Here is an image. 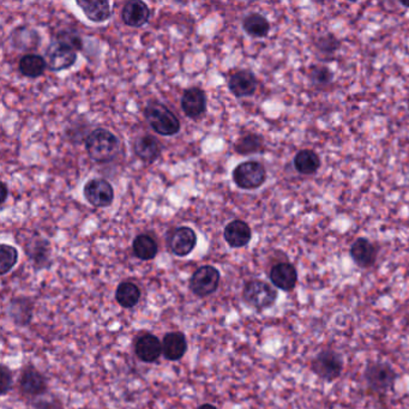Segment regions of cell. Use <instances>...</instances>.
I'll use <instances>...</instances> for the list:
<instances>
[{"mask_svg":"<svg viewBox=\"0 0 409 409\" xmlns=\"http://www.w3.org/2000/svg\"><path fill=\"white\" fill-rule=\"evenodd\" d=\"M119 141L111 131L96 129L86 139V149L95 162H109L119 151Z\"/></svg>","mask_w":409,"mask_h":409,"instance_id":"6da1fadb","label":"cell"},{"mask_svg":"<svg viewBox=\"0 0 409 409\" xmlns=\"http://www.w3.org/2000/svg\"><path fill=\"white\" fill-rule=\"evenodd\" d=\"M144 116L156 134L173 136L180 131V123L177 116L161 102H148L144 108Z\"/></svg>","mask_w":409,"mask_h":409,"instance_id":"7a4b0ae2","label":"cell"},{"mask_svg":"<svg viewBox=\"0 0 409 409\" xmlns=\"http://www.w3.org/2000/svg\"><path fill=\"white\" fill-rule=\"evenodd\" d=\"M364 378L371 392L378 396H385L395 387L397 373L387 362H372L365 369Z\"/></svg>","mask_w":409,"mask_h":409,"instance_id":"3957f363","label":"cell"},{"mask_svg":"<svg viewBox=\"0 0 409 409\" xmlns=\"http://www.w3.org/2000/svg\"><path fill=\"white\" fill-rule=\"evenodd\" d=\"M242 299L254 310L263 311L275 304L277 292L265 281L251 280L242 289Z\"/></svg>","mask_w":409,"mask_h":409,"instance_id":"277c9868","label":"cell"},{"mask_svg":"<svg viewBox=\"0 0 409 409\" xmlns=\"http://www.w3.org/2000/svg\"><path fill=\"white\" fill-rule=\"evenodd\" d=\"M311 370L318 378L332 382L340 377L344 370V360L332 349L319 352L311 362Z\"/></svg>","mask_w":409,"mask_h":409,"instance_id":"5b68a950","label":"cell"},{"mask_svg":"<svg viewBox=\"0 0 409 409\" xmlns=\"http://www.w3.org/2000/svg\"><path fill=\"white\" fill-rule=\"evenodd\" d=\"M233 180L242 190L258 189L267 180V169L258 161H246L233 171Z\"/></svg>","mask_w":409,"mask_h":409,"instance_id":"8992f818","label":"cell"},{"mask_svg":"<svg viewBox=\"0 0 409 409\" xmlns=\"http://www.w3.org/2000/svg\"><path fill=\"white\" fill-rule=\"evenodd\" d=\"M220 272L215 267L203 265L191 276L190 289L194 295L206 298L215 293L220 284Z\"/></svg>","mask_w":409,"mask_h":409,"instance_id":"52a82bcc","label":"cell"},{"mask_svg":"<svg viewBox=\"0 0 409 409\" xmlns=\"http://www.w3.org/2000/svg\"><path fill=\"white\" fill-rule=\"evenodd\" d=\"M45 59L51 71H63L70 69L76 63L77 54L74 48L54 40L46 49Z\"/></svg>","mask_w":409,"mask_h":409,"instance_id":"ba28073f","label":"cell"},{"mask_svg":"<svg viewBox=\"0 0 409 409\" xmlns=\"http://www.w3.org/2000/svg\"><path fill=\"white\" fill-rule=\"evenodd\" d=\"M84 197L93 207L104 208L111 206L114 199V191L107 180L91 179L84 186Z\"/></svg>","mask_w":409,"mask_h":409,"instance_id":"9c48e42d","label":"cell"},{"mask_svg":"<svg viewBox=\"0 0 409 409\" xmlns=\"http://www.w3.org/2000/svg\"><path fill=\"white\" fill-rule=\"evenodd\" d=\"M197 244V236L190 227H178L168 238L169 250L178 257H185L191 254Z\"/></svg>","mask_w":409,"mask_h":409,"instance_id":"30bf717a","label":"cell"},{"mask_svg":"<svg viewBox=\"0 0 409 409\" xmlns=\"http://www.w3.org/2000/svg\"><path fill=\"white\" fill-rule=\"evenodd\" d=\"M269 279L276 288L291 292L295 288L298 282V272L293 264L287 262H281L275 264L270 270Z\"/></svg>","mask_w":409,"mask_h":409,"instance_id":"8fae6325","label":"cell"},{"mask_svg":"<svg viewBox=\"0 0 409 409\" xmlns=\"http://www.w3.org/2000/svg\"><path fill=\"white\" fill-rule=\"evenodd\" d=\"M20 387L23 395L28 397H39L47 392V380L43 377V373L35 370L34 367H26L20 379Z\"/></svg>","mask_w":409,"mask_h":409,"instance_id":"7c38bea8","label":"cell"},{"mask_svg":"<svg viewBox=\"0 0 409 409\" xmlns=\"http://www.w3.org/2000/svg\"><path fill=\"white\" fill-rule=\"evenodd\" d=\"M349 254L357 267L367 269L372 267L377 261L378 250L366 238H359L350 246Z\"/></svg>","mask_w":409,"mask_h":409,"instance_id":"4fadbf2b","label":"cell"},{"mask_svg":"<svg viewBox=\"0 0 409 409\" xmlns=\"http://www.w3.org/2000/svg\"><path fill=\"white\" fill-rule=\"evenodd\" d=\"M181 108L191 119H199L207 108V98L204 91L199 88H190L184 91L181 98Z\"/></svg>","mask_w":409,"mask_h":409,"instance_id":"5bb4252c","label":"cell"},{"mask_svg":"<svg viewBox=\"0 0 409 409\" xmlns=\"http://www.w3.org/2000/svg\"><path fill=\"white\" fill-rule=\"evenodd\" d=\"M229 91L237 98H247L254 95L257 91L258 81L254 76V72L249 70H242L232 75L229 78Z\"/></svg>","mask_w":409,"mask_h":409,"instance_id":"9a60e30c","label":"cell"},{"mask_svg":"<svg viewBox=\"0 0 409 409\" xmlns=\"http://www.w3.org/2000/svg\"><path fill=\"white\" fill-rule=\"evenodd\" d=\"M134 353L141 362H156L162 354V341H160L155 335L144 334L136 341Z\"/></svg>","mask_w":409,"mask_h":409,"instance_id":"2e32d148","label":"cell"},{"mask_svg":"<svg viewBox=\"0 0 409 409\" xmlns=\"http://www.w3.org/2000/svg\"><path fill=\"white\" fill-rule=\"evenodd\" d=\"M224 240L233 249H240L251 242L252 232L245 221L234 220L229 222L224 233Z\"/></svg>","mask_w":409,"mask_h":409,"instance_id":"e0dca14e","label":"cell"},{"mask_svg":"<svg viewBox=\"0 0 409 409\" xmlns=\"http://www.w3.org/2000/svg\"><path fill=\"white\" fill-rule=\"evenodd\" d=\"M151 17V10L148 5L139 0H131L126 3L121 11V18L126 26L138 28L147 23Z\"/></svg>","mask_w":409,"mask_h":409,"instance_id":"ac0fdd59","label":"cell"},{"mask_svg":"<svg viewBox=\"0 0 409 409\" xmlns=\"http://www.w3.org/2000/svg\"><path fill=\"white\" fill-rule=\"evenodd\" d=\"M187 350V341L183 332H172L166 334L162 341V353L167 360L178 362Z\"/></svg>","mask_w":409,"mask_h":409,"instance_id":"d6986e66","label":"cell"},{"mask_svg":"<svg viewBox=\"0 0 409 409\" xmlns=\"http://www.w3.org/2000/svg\"><path fill=\"white\" fill-rule=\"evenodd\" d=\"M34 302L29 298H16L10 304L9 315L17 325L26 327L31 323Z\"/></svg>","mask_w":409,"mask_h":409,"instance_id":"ffe728a7","label":"cell"},{"mask_svg":"<svg viewBox=\"0 0 409 409\" xmlns=\"http://www.w3.org/2000/svg\"><path fill=\"white\" fill-rule=\"evenodd\" d=\"M78 6H81L83 13L91 21L101 23L111 17L109 3L105 0H78Z\"/></svg>","mask_w":409,"mask_h":409,"instance_id":"44dd1931","label":"cell"},{"mask_svg":"<svg viewBox=\"0 0 409 409\" xmlns=\"http://www.w3.org/2000/svg\"><path fill=\"white\" fill-rule=\"evenodd\" d=\"M134 153L142 161L151 164L161 154V144L155 137L147 134L138 138L137 142L134 143Z\"/></svg>","mask_w":409,"mask_h":409,"instance_id":"7402d4cb","label":"cell"},{"mask_svg":"<svg viewBox=\"0 0 409 409\" xmlns=\"http://www.w3.org/2000/svg\"><path fill=\"white\" fill-rule=\"evenodd\" d=\"M294 167L302 176H312L321 167V159L316 151L310 149L298 151L294 156Z\"/></svg>","mask_w":409,"mask_h":409,"instance_id":"603a6c76","label":"cell"},{"mask_svg":"<svg viewBox=\"0 0 409 409\" xmlns=\"http://www.w3.org/2000/svg\"><path fill=\"white\" fill-rule=\"evenodd\" d=\"M116 299L118 304L124 309H131L137 305L141 299V289L137 284L130 281L121 282L116 291Z\"/></svg>","mask_w":409,"mask_h":409,"instance_id":"cb8c5ba5","label":"cell"},{"mask_svg":"<svg viewBox=\"0 0 409 409\" xmlns=\"http://www.w3.org/2000/svg\"><path fill=\"white\" fill-rule=\"evenodd\" d=\"M20 72L29 78H38L47 69V63L43 56L39 54H26L22 56L20 64Z\"/></svg>","mask_w":409,"mask_h":409,"instance_id":"d4e9b609","label":"cell"},{"mask_svg":"<svg viewBox=\"0 0 409 409\" xmlns=\"http://www.w3.org/2000/svg\"><path fill=\"white\" fill-rule=\"evenodd\" d=\"M132 250L137 258L142 259V261H151L154 259L157 254V242L154 240V238H151L148 234H139L134 238V242H132Z\"/></svg>","mask_w":409,"mask_h":409,"instance_id":"484cf974","label":"cell"},{"mask_svg":"<svg viewBox=\"0 0 409 409\" xmlns=\"http://www.w3.org/2000/svg\"><path fill=\"white\" fill-rule=\"evenodd\" d=\"M28 257L31 258V262L34 263L36 269H43L47 267L48 259H49V242L45 239H38L31 245H28L26 250Z\"/></svg>","mask_w":409,"mask_h":409,"instance_id":"4316f807","label":"cell"},{"mask_svg":"<svg viewBox=\"0 0 409 409\" xmlns=\"http://www.w3.org/2000/svg\"><path fill=\"white\" fill-rule=\"evenodd\" d=\"M244 31L254 38H265L270 31V23L259 13H251L242 22Z\"/></svg>","mask_w":409,"mask_h":409,"instance_id":"83f0119b","label":"cell"},{"mask_svg":"<svg viewBox=\"0 0 409 409\" xmlns=\"http://www.w3.org/2000/svg\"><path fill=\"white\" fill-rule=\"evenodd\" d=\"M234 149L240 155H251L256 153H262L264 151V138L257 134H246L236 143Z\"/></svg>","mask_w":409,"mask_h":409,"instance_id":"f1b7e54d","label":"cell"},{"mask_svg":"<svg viewBox=\"0 0 409 409\" xmlns=\"http://www.w3.org/2000/svg\"><path fill=\"white\" fill-rule=\"evenodd\" d=\"M18 251L10 245L0 246V274L6 275L17 264Z\"/></svg>","mask_w":409,"mask_h":409,"instance_id":"f546056e","label":"cell"},{"mask_svg":"<svg viewBox=\"0 0 409 409\" xmlns=\"http://www.w3.org/2000/svg\"><path fill=\"white\" fill-rule=\"evenodd\" d=\"M311 82L316 86H330L334 79V74L327 66H312L310 72Z\"/></svg>","mask_w":409,"mask_h":409,"instance_id":"4dcf8cb0","label":"cell"},{"mask_svg":"<svg viewBox=\"0 0 409 409\" xmlns=\"http://www.w3.org/2000/svg\"><path fill=\"white\" fill-rule=\"evenodd\" d=\"M316 47L325 56H332L341 47V41L334 34H325L317 40Z\"/></svg>","mask_w":409,"mask_h":409,"instance_id":"1f68e13d","label":"cell"},{"mask_svg":"<svg viewBox=\"0 0 409 409\" xmlns=\"http://www.w3.org/2000/svg\"><path fill=\"white\" fill-rule=\"evenodd\" d=\"M56 41L65 43L71 48H74L75 51H81L83 47L82 39L81 36L72 31V29H64L56 34Z\"/></svg>","mask_w":409,"mask_h":409,"instance_id":"d6a6232c","label":"cell"},{"mask_svg":"<svg viewBox=\"0 0 409 409\" xmlns=\"http://www.w3.org/2000/svg\"><path fill=\"white\" fill-rule=\"evenodd\" d=\"M13 387V373L10 371L9 367H0V392L1 395H6L10 392V389Z\"/></svg>","mask_w":409,"mask_h":409,"instance_id":"836d02e7","label":"cell"},{"mask_svg":"<svg viewBox=\"0 0 409 409\" xmlns=\"http://www.w3.org/2000/svg\"><path fill=\"white\" fill-rule=\"evenodd\" d=\"M8 187H6V184L5 183H1V203H4L6 201V197H8Z\"/></svg>","mask_w":409,"mask_h":409,"instance_id":"e575fe53","label":"cell"},{"mask_svg":"<svg viewBox=\"0 0 409 409\" xmlns=\"http://www.w3.org/2000/svg\"><path fill=\"white\" fill-rule=\"evenodd\" d=\"M199 409H217L215 406L210 405V403H206V405L199 406Z\"/></svg>","mask_w":409,"mask_h":409,"instance_id":"d590c367","label":"cell"},{"mask_svg":"<svg viewBox=\"0 0 409 409\" xmlns=\"http://www.w3.org/2000/svg\"><path fill=\"white\" fill-rule=\"evenodd\" d=\"M400 4L402 5V6H405V8H408L409 9V3H407V1H403V0H401Z\"/></svg>","mask_w":409,"mask_h":409,"instance_id":"8d00e7d4","label":"cell"},{"mask_svg":"<svg viewBox=\"0 0 409 409\" xmlns=\"http://www.w3.org/2000/svg\"><path fill=\"white\" fill-rule=\"evenodd\" d=\"M408 109H409V101H408Z\"/></svg>","mask_w":409,"mask_h":409,"instance_id":"74e56055","label":"cell"}]
</instances>
